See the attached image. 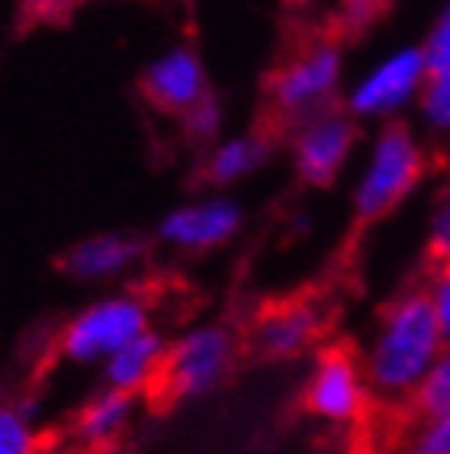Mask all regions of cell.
<instances>
[{
	"mask_svg": "<svg viewBox=\"0 0 450 454\" xmlns=\"http://www.w3.org/2000/svg\"><path fill=\"white\" fill-rule=\"evenodd\" d=\"M270 155V142L260 139L258 132L252 136H242V139H232L219 145L213 155L206 158V165H203V177L209 184H216V187H225V184H235L242 181L244 175H252L258 171Z\"/></svg>",
	"mask_w": 450,
	"mask_h": 454,
	"instance_id": "15",
	"label": "cell"
},
{
	"mask_svg": "<svg viewBox=\"0 0 450 454\" xmlns=\"http://www.w3.org/2000/svg\"><path fill=\"white\" fill-rule=\"evenodd\" d=\"M424 171H428V155L412 126L402 120L383 122L351 193L354 219L370 226L392 216L418 191Z\"/></svg>",
	"mask_w": 450,
	"mask_h": 454,
	"instance_id": "3",
	"label": "cell"
},
{
	"mask_svg": "<svg viewBox=\"0 0 450 454\" xmlns=\"http://www.w3.org/2000/svg\"><path fill=\"white\" fill-rule=\"evenodd\" d=\"M145 258V242L132 232H100V236L81 239L65 252L61 268L74 280L84 284H104L129 274Z\"/></svg>",
	"mask_w": 450,
	"mask_h": 454,
	"instance_id": "12",
	"label": "cell"
},
{
	"mask_svg": "<svg viewBox=\"0 0 450 454\" xmlns=\"http://www.w3.org/2000/svg\"><path fill=\"white\" fill-rule=\"evenodd\" d=\"M35 403H0V454H39Z\"/></svg>",
	"mask_w": 450,
	"mask_h": 454,
	"instance_id": "16",
	"label": "cell"
},
{
	"mask_svg": "<svg viewBox=\"0 0 450 454\" xmlns=\"http://www.w3.org/2000/svg\"><path fill=\"white\" fill-rule=\"evenodd\" d=\"M422 52H424V61H428V71L450 68V0L444 4V10L438 13V20H434V27L424 35Z\"/></svg>",
	"mask_w": 450,
	"mask_h": 454,
	"instance_id": "22",
	"label": "cell"
},
{
	"mask_svg": "<svg viewBox=\"0 0 450 454\" xmlns=\"http://www.w3.org/2000/svg\"><path fill=\"white\" fill-rule=\"evenodd\" d=\"M402 454H450V410L415 416V426L402 442Z\"/></svg>",
	"mask_w": 450,
	"mask_h": 454,
	"instance_id": "18",
	"label": "cell"
},
{
	"mask_svg": "<svg viewBox=\"0 0 450 454\" xmlns=\"http://www.w3.org/2000/svg\"><path fill=\"white\" fill-rule=\"evenodd\" d=\"M424 78H428V61L422 45H406L361 78V84L347 94L345 114L351 120H396L402 106L418 100Z\"/></svg>",
	"mask_w": 450,
	"mask_h": 454,
	"instance_id": "7",
	"label": "cell"
},
{
	"mask_svg": "<svg viewBox=\"0 0 450 454\" xmlns=\"http://www.w3.org/2000/svg\"><path fill=\"white\" fill-rule=\"evenodd\" d=\"M370 384L364 364L347 348L322 351L306 380L303 403L315 419L329 426H354L370 410Z\"/></svg>",
	"mask_w": 450,
	"mask_h": 454,
	"instance_id": "6",
	"label": "cell"
},
{
	"mask_svg": "<svg viewBox=\"0 0 450 454\" xmlns=\"http://www.w3.org/2000/svg\"><path fill=\"white\" fill-rule=\"evenodd\" d=\"M444 410H450V345L441 351V358L434 361L431 374L424 377V384L418 387L415 400H412L415 416H434Z\"/></svg>",
	"mask_w": 450,
	"mask_h": 454,
	"instance_id": "19",
	"label": "cell"
},
{
	"mask_svg": "<svg viewBox=\"0 0 450 454\" xmlns=\"http://www.w3.org/2000/svg\"><path fill=\"white\" fill-rule=\"evenodd\" d=\"M132 416H136V396L104 387L81 406V412L71 422V438L87 451H100L129 428Z\"/></svg>",
	"mask_w": 450,
	"mask_h": 454,
	"instance_id": "14",
	"label": "cell"
},
{
	"mask_svg": "<svg viewBox=\"0 0 450 454\" xmlns=\"http://www.w3.org/2000/svg\"><path fill=\"white\" fill-rule=\"evenodd\" d=\"M78 4H84V0H78Z\"/></svg>",
	"mask_w": 450,
	"mask_h": 454,
	"instance_id": "25",
	"label": "cell"
},
{
	"mask_svg": "<svg viewBox=\"0 0 450 454\" xmlns=\"http://www.w3.org/2000/svg\"><path fill=\"white\" fill-rule=\"evenodd\" d=\"M322 309L312 300H286V303L268 306L254 319L252 345L258 355L274 361L299 358L315 345L322 335Z\"/></svg>",
	"mask_w": 450,
	"mask_h": 454,
	"instance_id": "10",
	"label": "cell"
},
{
	"mask_svg": "<svg viewBox=\"0 0 450 454\" xmlns=\"http://www.w3.org/2000/svg\"><path fill=\"white\" fill-rule=\"evenodd\" d=\"M447 348L438 316L424 287L402 290L383 306L361 351L373 400L386 406H412L418 387Z\"/></svg>",
	"mask_w": 450,
	"mask_h": 454,
	"instance_id": "1",
	"label": "cell"
},
{
	"mask_svg": "<svg viewBox=\"0 0 450 454\" xmlns=\"http://www.w3.org/2000/svg\"><path fill=\"white\" fill-rule=\"evenodd\" d=\"M428 258L438 264H450V175L438 187V197H434L431 216H428Z\"/></svg>",
	"mask_w": 450,
	"mask_h": 454,
	"instance_id": "20",
	"label": "cell"
},
{
	"mask_svg": "<svg viewBox=\"0 0 450 454\" xmlns=\"http://www.w3.org/2000/svg\"><path fill=\"white\" fill-rule=\"evenodd\" d=\"M183 136L193 142V145H206L213 136L219 132V100L213 90H206V97L193 106L190 114L183 116Z\"/></svg>",
	"mask_w": 450,
	"mask_h": 454,
	"instance_id": "21",
	"label": "cell"
},
{
	"mask_svg": "<svg viewBox=\"0 0 450 454\" xmlns=\"http://www.w3.org/2000/svg\"><path fill=\"white\" fill-rule=\"evenodd\" d=\"M151 329V303L139 290H120L90 300L61 325L58 355L68 364L104 367L129 341Z\"/></svg>",
	"mask_w": 450,
	"mask_h": 454,
	"instance_id": "4",
	"label": "cell"
},
{
	"mask_svg": "<svg viewBox=\"0 0 450 454\" xmlns=\"http://www.w3.org/2000/svg\"><path fill=\"white\" fill-rule=\"evenodd\" d=\"M290 145L299 181L309 187H331L351 161V152L357 145V122L338 106L306 122L290 139Z\"/></svg>",
	"mask_w": 450,
	"mask_h": 454,
	"instance_id": "8",
	"label": "cell"
},
{
	"mask_svg": "<svg viewBox=\"0 0 450 454\" xmlns=\"http://www.w3.org/2000/svg\"><path fill=\"white\" fill-rule=\"evenodd\" d=\"M341 81V49L335 39H303L274 65L264 78V97L258 110V136L270 145L293 139L306 122L338 110L335 94Z\"/></svg>",
	"mask_w": 450,
	"mask_h": 454,
	"instance_id": "2",
	"label": "cell"
},
{
	"mask_svg": "<svg viewBox=\"0 0 450 454\" xmlns=\"http://www.w3.org/2000/svg\"><path fill=\"white\" fill-rule=\"evenodd\" d=\"M418 116L431 132L450 136V68L428 71L418 90Z\"/></svg>",
	"mask_w": 450,
	"mask_h": 454,
	"instance_id": "17",
	"label": "cell"
},
{
	"mask_svg": "<svg viewBox=\"0 0 450 454\" xmlns=\"http://www.w3.org/2000/svg\"><path fill=\"white\" fill-rule=\"evenodd\" d=\"M424 294L431 300V309L438 316V325H441L444 339L450 345V264H438L424 284Z\"/></svg>",
	"mask_w": 450,
	"mask_h": 454,
	"instance_id": "23",
	"label": "cell"
},
{
	"mask_svg": "<svg viewBox=\"0 0 450 454\" xmlns=\"http://www.w3.org/2000/svg\"><path fill=\"white\" fill-rule=\"evenodd\" d=\"M167 345H171V341L158 333V329H148L145 335L129 341L126 348H120L104 367H100V371H104V384L110 387V390H120V394L139 396L142 390H148L155 380H161Z\"/></svg>",
	"mask_w": 450,
	"mask_h": 454,
	"instance_id": "13",
	"label": "cell"
},
{
	"mask_svg": "<svg viewBox=\"0 0 450 454\" xmlns=\"http://www.w3.org/2000/svg\"><path fill=\"white\" fill-rule=\"evenodd\" d=\"M206 74L190 49H177L139 74V94L165 116H187L206 97Z\"/></svg>",
	"mask_w": 450,
	"mask_h": 454,
	"instance_id": "11",
	"label": "cell"
},
{
	"mask_svg": "<svg viewBox=\"0 0 450 454\" xmlns=\"http://www.w3.org/2000/svg\"><path fill=\"white\" fill-rule=\"evenodd\" d=\"M238 229H242V207L225 197H213L167 213L158 226V236L181 252L199 254L232 242Z\"/></svg>",
	"mask_w": 450,
	"mask_h": 454,
	"instance_id": "9",
	"label": "cell"
},
{
	"mask_svg": "<svg viewBox=\"0 0 450 454\" xmlns=\"http://www.w3.org/2000/svg\"><path fill=\"white\" fill-rule=\"evenodd\" d=\"M390 0H341V27L347 33H364L386 13Z\"/></svg>",
	"mask_w": 450,
	"mask_h": 454,
	"instance_id": "24",
	"label": "cell"
},
{
	"mask_svg": "<svg viewBox=\"0 0 450 454\" xmlns=\"http://www.w3.org/2000/svg\"><path fill=\"white\" fill-rule=\"evenodd\" d=\"M238 341L222 323H199L167 345L161 384L177 400H199L225 384L232 374Z\"/></svg>",
	"mask_w": 450,
	"mask_h": 454,
	"instance_id": "5",
	"label": "cell"
}]
</instances>
